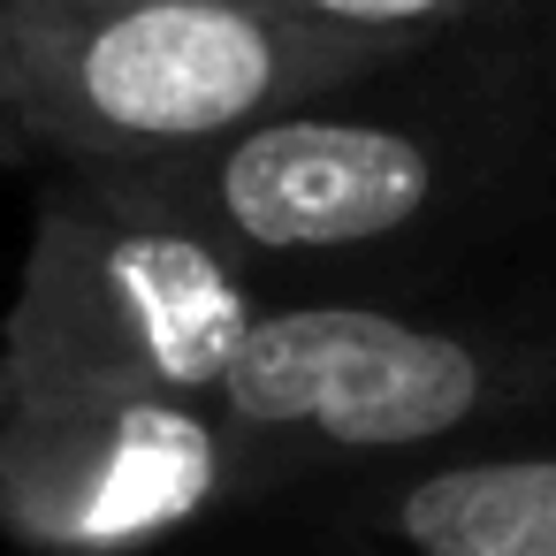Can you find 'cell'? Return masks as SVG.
Returning a JSON list of instances; mask_svg holds the SVG:
<instances>
[{"mask_svg":"<svg viewBox=\"0 0 556 556\" xmlns=\"http://www.w3.org/2000/svg\"><path fill=\"white\" fill-rule=\"evenodd\" d=\"M282 298H442L556 267V0L176 161L100 168Z\"/></svg>","mask_w":556,"mask_h":556,"instance_id":"1","label":"cell"},{"mask_svg":"<svg viewBox=\"0 0 556 556\" xmlns=\"http://www.w3.org/2000/svg\"><path fill=\"white\" fill-rule=\"evenodd\" d=\"M222 396L290 503L366 465L556 427V267L442 298H282Z\"/></svg>","mask_w":556,"mask_h":556,"instance_id":"2","label":"cell"},{"mask_svg":"<svg viewBox=\"0 0 556 556\" xmlns=\"http://www.w3.org/2000/svg\"><path fill=\"white\" fill-rule=\"evenodd\" d=\"M396 54L267 0H0V108L39 168L206 153Z\"/></svg>","mask_w":556,"mask_h":556,"instance_id":"3","label":"cell"},{"mask_svg":"<svg viewBox=\"0 0 556 556\" xmlns=\"http://www.w3.org/2000/svg\"><path fill=\"white\" fill-rule=\"evenodd\" d=\"M267 313L275 290L199 222L115 191L100 168H39L0 381L9 404L222 396Z\"/></svg>","mask_w":556,"mask_h":556,"instance_id":"4","label":"cell"},{"mask_svg":"<svg viewBox=\"0 0 556 556\" xmlns=\"http://www.w3.org/2000/svg\"><path fill=\"white\" fill-rule=\"evenodd\" d=\"M282 510L290 488L229 396H85L0 419V541L24 556H161Z\"/></svg>","mask_w":556,"mask_h":556,"instance_id":"5","label":"cell"},{"mask_svg":"<svg viewBox=\"0 0 556 556\" xmlns=\"http://www.w3.org/2000/svg\"><path fill=\"white\" fill-rule=\"evenodd\" d=\"M282 518L389 556H556V427L320 480Z\"/></svg>","mask_w":556,"mask_h":556,"instance_id":"6","label":"cell"},{"mask_svg":"<svg viewBox=\"0 0 556 556\" xmlns=\"http://www.w3.org/2000/svg\"><path fill=\"white\" fill-rule=\"evenodd\" d=\"M282 16H305L343 39H381V47H434L457 31H488L510 16H533L541 0H275Z\"/></svg>","mask_w":556,"mask_h":556,"instance_id":"7","label":"cell"},{"mask_svg":"<svg viewBox=\"0 0 556 556\" xmlns=\"http://www.w3.org/2000/svg\"><path fill=\"white\" fill-rule=\"evenodd\" d=\"M0 168H39V153H31V138L16 130L9 108H0Z\"/></svg>","mask_w":556,"mask_h":556,"instance_id":"8","label":"cell"},{"mask_svg":"<svg viewBox=\"0 0 556 556\" xmlns=\"http://www.w3.org/2000/svg\"><path fill=\"white\" fill-rule=\"evenodd\" d=\"M305 556H389V548H366V541H336V533H305Z\"/></svg>","mask_w":556,"mask_h":556,"instance_id":"9","label":"cell"},{"mask_svg":"<svg viewBox=\"0 0 556 556\" xmlns=\"http://www.w3.org/2000/svg\"><path fill=\"white\" fill-rule=\"evenodd\" d=\"M0 419H9V381H0Z\"/></svg>","mask_w":556,"mask_h":556,"instance_id":"10","label":"cell"},{"mask_svg":"<svg viewBox=\"0 0 556 556\" xmlns=\"http://www.w3.org/2000/svg\"><path fill=\"white\" fill-rule=\"evenodd\" d=\"M267 9H275V0H267Z\"/></svg>","mask_w":556,"mask_h":556,"instance_id":"11","label":"cell"}]
</instances>
